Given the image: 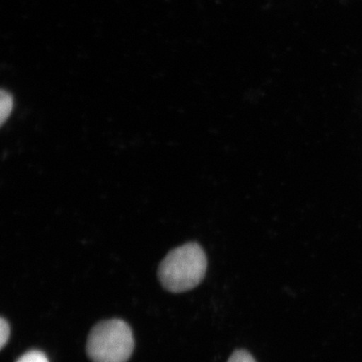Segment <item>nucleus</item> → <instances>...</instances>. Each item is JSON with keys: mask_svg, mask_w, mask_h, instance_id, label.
<instances>
[{"mask_svg": "<svg viewBox=\"0 0 362 362\" xmlns=\"http://www.w3.org/2000/svg\"><path fill=\"white\" fill-rule=\"evenodd\" d=\"M207 259L197 243H188L171 250L160 262L158 278L171 293H183L198 286L205 278Z\"/></svg>", "mask_w": 362, "mask_h": 362, "instance_id": "1", "label": "nucleus"}, {"mask_svg": "<svg viewBox=\"0 0 362 362\" xmlns=\"http://www.w3.org/2000/svg\"><path fill=\"white\" fill-rule=\"evenodd\" d=\"M134 348L132 329L121 320L101 321L88 338L87 353L93 362H127Z\"/></svg>", "mask_w": 362, "mask_h": 362, "instance_id": "2", "label": "nucleus"}, {"mask_svg": "<svg viewBox=\"0 0 362 362\" xmlns=\"http://www.w3.org/2000/svg\"><path fill=\"white\" fill-rule=\"evenodd\" d=\"M13 97L7 90H2L0 93V124L6 123L13 110Z\"/></svg>", "mask_w": 362, "mask_h": 362, "instance_id": "3", "label": "nucleus"}, {"mask_svg": "<svg viewBox=\"0 0 362 362\" xmlns=\"http://www.w3.org/2000/svg\"><path fill=\"white\" fill-rule=\"evenodd\" d=\"M16 362H49L47 356L40 351H30L25 353Z\"/></svg>", "mask_w": 362, "mask_h": 362, "instance_id": "4", "label": "nucleus"}, {"mask_svg": "<svg viewBox=\"0 0 362 362\" xmlns=\"http://www.w3.org/2000/svg\"><path fill=\"white\" fill-rule=\"evenodd\" d=\"M11 336V327L8 321L2 318L0 320V347L1 349L8 343Z\"/></svg>", "mask_w": 362, "mask_h": 362, "instance_id": "5", "label": "nucleus"}, {"mask_svg": "<svg viewBox=\"0 0 362 362\" xmlns=\"http://www.w3.org/2000/svg\"><path fill=\"white\" fill-rule=\"evenodd\" d=\"M228 362H256L250 353L244 350L235 351Z\"/></svg>", "mask_w": 362, "mask_h": 362, "instance_id": "6", "label": "nucleus"}]
</instances>
